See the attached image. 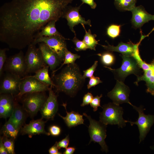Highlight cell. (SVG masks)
Returning a JSON list of instances; mask_svg holds the SVG:
<instances>
[{
	"label": "cell",
	"mask_w": 154,
	"mask_h": 154,
	"mask_svg": "<svg viewBox=\"0 0 154 154\" xmlns=\"http://www.w3.org/2000/svg\"><path fill=\"white\" fill-rule=\"evenodd\" d=\"M21 98L23 108L31 116L33 117L40 110L48 97L44 92H39L27 93Z\"/></svg>",
	"instance_id": "6"
},
{
	"label": "cell",
	"mask_w": 154,
	"mask_h": 154,
	"mask_svg": "<svg viewBox=\"0 0 154 154\" xmlns=\"http://www.w3.org/2000/svg\"><path fill=\"white\" fill-rule=\"evenodd\" d=\"M82 4L86 3L89 5L92 9H95L97 6L94 0H81Z\"/></svg>",
	"instance_id": "42"
},
{
	"label": "cell",
	"mask_w": 154,
	"mask_h": 154,
	"mask_svg": "<svg viewBox=\"0 0 154 154\" xmlns=\"http://www.w3.org/2000/svg\"><path fill=\"white\" fill-rule=\"evenodd\" d=\"M130 93L129 88L123 82L117 80L114 88L108 93L107 96L117 105L127 103L133 106L129 99Z\"/></svg>",
	"instance_id": "13"
},
{
	"label": "cell",
	"mask_w": 154,
	"mask_h": 154,
	"mask_svg": "<svg viewBox=\"0 0 154 154\" xmlns=\"http://www.w3.org/2000/svg\"><path fill=\"white\" fill-rule=\"evenodd\" d=\"M49 86L41 82L33 76H25L21 79L19 92L16 96L20 99L27 93L48 91L50 88Z\"/></svg>",
	"instance_id": "10"
},
{
	"label": "cell",
	"mask_w": 154,
	"mask_h": 154,
	"mask_svg": "<svg viewBox=\"0 0 154 154\" xmlns=\"http://www.w3.org/2000/svg\"><path fill=\"white\" fill-rule=\"evenodd\" d=\"M150 147L151 149H152L154 150V145L153 146H151Z\"/></svg>",
	"instance_id": "45"
},
{
	"label": "cell",
	"mask_w": 154,
	"mask_h": 154,
	"mask_svg": "<svg viewBox=\"0 0 154 154\" xmlns=\"http://www.w3.org/2000/svg\"><path fill=\"white\" fill-rule=\"evenodd\" d=\"M46 44L64 61L67 48L66 39L61 35L50 37H41L35 39L32 44L36 45L40 42Z\"/></svg>",
	"instance_id": "8"
},
{
	"label": "cell",
	"mask_w": 154,
	"mask_h": 154,
	"mask_svg": "<svg viewBox=\"0 0 154 154\" xmlns=\"http://www.w3.org/2000/svg\"><path fill=\"white\" fill-rule=\"evenodd\" d=\"M1 77L0 94H9L17 96L19 92V86L22 78L21 77L6 72V73L3 74Z\"/></svg>",
	"instance_id": "12"
},
{
	"label": "cell",
	"mask_w": 154,
	"mask_h": 154,
	"mask_svg": "<svg viewBox=\"0 0 154 154\" xmlns=\"http://www.w3.org/2000/svg\"><path fill=\"white\" fill-rule=\"evenodd\" d=\"M132 106L138 113V119L135 122L126 120V122L129 123L131 126L134 124L137 125L139 132L140 143L144 140L154 123V115L145 114L143 111L145 109H144L141 106L139 107L133 105Z\"/></svg>",
	"instance_id": "11"
},
{
	"label": "cell",
	"mask_w": 154,
	"mask_h": 154,
	"mask_svg": "<svg viewBox=\"0 0 154 154\" xmlns=\"http://www.w3.org/2000/svg\"><path fill=\"white\" fill-rule=\"evenodd\" d=\"M92 94L89 92L85 94L83 98V102L81 106L82 107L88 105L92 101L93 98Z\"/></svg>",
	"instance_id": "40"
},
{
	"label": "cell",
	"mask_w": 154,
	"mask_h": 154,
	"mask_svg": "<svg viewBox=\"0 0 154 154\" xmlns=\"http://www.w3.org/2000/svg\"><path fill=\"white\" fill-rule=\"evenodd\" d=\"M83 115L87 118L90 122L88 131L90 139L89 144L92 141L98 143L101 146V150L107 153L108 148L105 141L107 136V125L100 121L93 119L85 113H83Z\"/></svg>",
	"instance_id": "5"
},
{
	"label": "cell",
	"mask_w": 154,
	"mask_h": 154,
	"mask_svg": "<svg viewBox=\"0 0 154 154\" xmlns=\"http://www.w3.org/2000/svg\"><path fill=\"white\" fill-rule=\"evenodd\" d=\"M42 118L36 120L31 121L30 123L25 125L21 129V132L22 135H27L31 137L34 135L44 134L47 135L50 134L46 132L44 129L45 121Z\"/></svg>",
	"instance_id": "19"
},
{
	"label": "cell",
	"mask_w": 154,
	"mask_h": 154,
	"mask_svg": "<svg viewBox=\"0 0 154 154\" xmlns=\"http://www.w3.org/2000/svg\"><path fill=\"white\" fill-rule=\"evenodd\" d=\"M62 105L65 109L66 115L65 117H63L59 114H58V115L64 120L68 127L70 128L79 125L84 124V119L82 115L74 111L68 112L66 108V104L63 103Z\"/></svg>",
	"instance_id": "23"
},
{
	"label": "cell",
	"mask_w": 154,
	"mask_h": 154,
	"mask_svg": "<svg viewBox=\"0 0 154 154\" xmlns=\"http://www.w3.org/2000/svg\"><path fill=\"white\" fill-rule=\"evenodd\" d=\"M52 87L50 86L48 96L40 110L42 118L48 120L53 119L58 108L57 96L52 90Z\"/></svg>",
	"instance_id": "15"
},
{
	"label": "cell",
	"mask_w": 154,
	"mask_h": 154,
	"mask_svg": "<svg viewBox=\"0 0 154 154\" xmlns=\"http://www.w3.org/2000/svg\"><path fill=\"white\" fill-rule=\"evenodd\" d=\"M26 112L23 107L15 103L13 112L8 120L19 131L23 125L26 118Z\"/></svg>",
	"instance_id": "22"
},
{
	"label": "cell",
	"mask_w": 154,
	"mask_h": 154,
	"mask_svg": "<svg viewBox=\"0 0 154 154\" xmlns=\"http://www.w3.org/2000/svg\"><path fill=\"white\" fill-rule=\"evenodd\" d=\"M8 48H5L0 49V77L2 76L3 74V68L4 64L7 60L6 52Z\"/></svg>",
	"instance_id": "33"
},
{
	"label": "cell",
	"mask_w": 154,
	"mask_h": 154,
	"mask_svg": "<svg viewBox=\"0 0 154 154\" xmlns=\"http://www.w3.org/2000/svg\"><path fill=\"white\" fill-rule=\"evenodd\" d=\"M102 97V94H101L100 96L98 95L93 97L92 101L90 103L91 107L93 108V111H96L99 107L101 106H100V99Z\"/></svg>",
	"instance_id": "36"
},
{
	"label": "cell",
	"mask_w": 154,
	"mask_h": 154,
	"mask_svg": "<svg viewBox=\"0 0 154 154\" xmlns=\"http://www.w3.org/2000/svg\"><path fill=\"white\" fill-rule=\"evenodd\" d=\"M73 0H11L0 8V41L22 50L49 22L58 21Z\"/></svg>",
	"instance_id": "1"
},
{
	"label": "cell",
	"mask_w": 154,
	"mask_h": 154,
	"mask_svg": "<svg viewBox=\"0 0 154 154\" xmlns=\"http://www.w3.org/2000/svg\"><path fill=\"white\" fill-rule=\"evenodd\" d=\"M3 71L21 77L27 74L25 57L22 50L7 59L4 65Z\"/></svg>",
	"instance_id": "9"
},
{
	"label": "cell",
	"mask_w": 154,
	"mask_h": 154,
	"mask_svg": "<svg viewBox=\"0 0 154 154\" xmlns=\"http://www.w3.org/2000/svg\"><path fill=\"white\" fill-rule=\"evenodd\" d=\"M80 57V56L77 54L72 53L67 49L65 51V57L63 63L58 68L52 72V75L54 74L55 72L61 68L64 65L74 63L76 60L79 58Z\"/></svg>",
	"instance_id": "30"
},
{
	"label": "cell",
	"mask_w": 154,
	"mask_h": 154,
	"mask_svg": "<svg viewBox=\"0 0 154 154\" xmlns=\"http://www.w3.org/2000/svg\"><path fill=\"white\" fill-rule=\"evenodd\" d=\"M153 20L154 21V15H153Z\"/></svg>",
	"instance_id": "46"
},
{
	"label": "cell",
	"mask_w": 154,
	"mask_h": 154,
	"mask_svg": "<svg viewBox=\"0 0 154 154\" xmlns=\"http://www.w3.org/2000/svg\"><path fill=\"white\" fill-rule=\"evenodd\" d=\"M38 44L45 62L53 72L61 63V61L58 56L45 43L42 42Z\"/></svg>",
	"instance_id": "17"
},
{
	"label": "cell",
	"mask_w": 154,
	"mask_h": 154,
	"mask_svg": "<svg viewBox=\"0 0 154 154\" xmlns=\"http://www.w3.org/2000/svg\"><path fill=\"white\" fill-rule=\"evenodd\" d=\"M145 37V36L142 35L139 42L136 44H133L131 42L127 43L121 42L117 46H114L110 45L107 42L108 45H102V46L107 51L116 52L121 53L124 56L133 57L136 52L139 49V44Z\"/></svg>",
	"instance_id": "16"
},
{
	"label": "cell",
	"mask_w": 154,
	"mask_h": 154,
	"mask_svg": "<svg viewBox=\"0 0 154 154\" xmlns=\"http://www.w3.org/2000/svg\"><path fill=\"white\" fill-rule=\"evenodd\" d=\"M19 131L15 126L8 120L5 123L1 129L3 136L14 139L16 138Z\"/></svg>",
	"instance_id": "26"
},
{
	"label": "cell",
	"mask_w": 154,
	"mask_h": 154,
	"mask_svg": "<svg viewBox=\"0 0 154 154\" xmlns=\"http://www.w3.org/2000/svg\"><path fill=\"white\" fill-rule=\"evenodd\" d=\"M97 55L100 57L101 62L104 66H111L115 62V57L111 52L107 51L102 53L98 54Z\"/></svg>",
	"instance_id": "29"
},
{
	"label": "cell",
	"mask_w": 154,
	"mask_h": 154,
	"mask_svg": "<svg viewBox=\"0 0 154 154\" xmlns=\"http://www.w3.org/2000/svg\"><path fill=\"white\" fill-rule=\"evenodd\" d=\"M82 4L77 7H67L64 11L62 17L66 19L68 25L75 36H76V35L73 27L76 25L80 24L82 25H87L90 27L92 26L90 20L89 19L86 21L85 18L83 17L79 13V9Z\"/></svg>",
	"instance_id": "14"
},
{
	"label": "cell",
	"mask_w": 154,
	"mask_h": 154,
	"mask_svg": "<svg viewBox=\"0 0 154 154\" xmlns=\"http://www.w3.org/2000/svg\"><path fill=\"white\" fill-rule=\"evenodd\" d=\"M82 25L85 31V34L83 41L88 46L89 49L95 50L96 47L98 44V41H99V40H97L95 39L96 35V34H92L90 29L88 31H87L84 27V25Z\"/></svg>",
	"instance_id": "27"
},
{
	"label": "cell",
	"mask_w": 154,
	"mask_h": 154,
	"mask_svg": "<svg viewBox=\"0 0 154 154\" xmlns=\"http://www.w3.org/2000/svg\"><path fill=\"white\" fill-rule=\"evenodd\" d=\"M53 86L58 92L74 96L81 88L85 79L75 63L67 64L58 74L52 75Z\"/></svg>",
	"instance_id": "2"
},
{
	"label": "cell",
	"mask_w": 154,
	"mask_h": 154,
	"mask_svg": "<svg viewBox=\"0 0 154 154\" xmlns=\"http://www.w3.org/2000/svg\"><path fill=\"white\" fill-rule=\"evenodd\" d=\"M56 21L53 20L48 23L38 33L36 39L41 37H50L61 35L56 28L55 23Z\"/></svg>",
	"instance_id": "24"
},
{
	"label": "cell",
	"mask_w": 154,
	"mask_h": 154,
	"mask_svg": "<svg viewBox=\"0 0 154 154\" xmlns=\"http://www.w3.org/2000/svg\"><path fill=\"white\" fill-rule=\"evenodd\" d=\"M58 148L57 146L56 142L54 145L51 147L48 150L49 153L50 154H60L61 152L58 151Z\"/></svg>",
	"instance_id": "41"
},
{
	"label": "cell",
	"mask_w": 154,
	"mask_h": 154,
	"mask_svg": "<svg viewBox=\"0 0 154 154\" xmlns=\"http://www.w3.org/2000/svg\"><path fill=\"white\" fill-rule=\"evenodd\" d=\"M49 68L47 65L44 66L36 72L33 76L41 82L53 87V81L48 74Z\"/></svg>",
	"instance_id": "25"
},
{
	"label": "cell",
	"mask_w": 154,
	"mask_h": 154,
	"mask_svg": "<svg viewBox=\"0 0 154 154\" xmlns=\"http://www.w3.org/2000/svg\"><path fill=\"white\" fill-rule=\"evenodd\" d=\"M121 25L115 24L111 25L108 28L107 33L111 38H115L120 35L121 32Z\"/></svg>",
	"instance_id": "31"
},
{
	"label": "cell",
	"mask_w": 154,
	"mask_h": 154,
	"mask_svg": "<svg viewBox=\"0 0 154 154\" xmlns=\"http://www.w3.org/2000/svg\"><path fill=\"white\" fill-rule=\"evenodd\" d=\"M102 111L100 113L99 121L107 125H117L119 127L123 128L126 125V120L123 117V110L119 105L109 103L104 105Z\"/></svg>",
	"instance_id": "3"
},
{
	"label": "cell",
	"mask_w": 154,
	"mask_h": 154,
	"mask_svg": "<svg viewBox=\"0 0 154 154\" xmlns=\"http://www.w3.org/2000/svg\"><path fill=\"white\" fill-rule=\"evenodd\" d=\"M137 0H114V4L119 10L131 11L135 6Z\"/></svg>",
	"instance_id": "28"
},
{
	"label": "cell",
	"mask_w": 154,
	"mask_h": 154,
	"mask_svg": "<svg viewBox=\"0 0 154 154\" xmlns=\"http://www.w3.org/2000/svg\"><path fill=\"white\" fill-rule=\"evenodd\" d=\"M0 154H8L3 144L2 137H0Z\"/></svg>",
	"instance_id": "43"
},
{
	"label": "cell",
	"mask_w": 154,
	"mask_h": 154,
	"mask_svg": "<svg viewBox=\"0 0 154 154\" xmlns=\"http://www.w3.org/2000/svg\"><path fill=\"white\" fill-rule=\"evenodd\" d=\"M98 65V61H96L94 62L93 64L89 68L84 70L83 77L85 79L86 78H90L93 75V74L95 71L96 68Z\"/></svg>",
	"instance_id": "35"
},
{
	"label": "cell",
	"mask_w": 154,
	"mask_h": 154,
	"mask_svg": "<svg viewBox=\"0 0 154 154\" xmlns=\"http://www.w3.org/2000/svg\"><path fill=\"white\" fill-rule=\"evenodd\" d=\"M49 133L50 135L54 136H58L61 132V129L60 127L56 125H52L49 129Z\"/></svg>",
	"instance_id": "39"
},
{
	"label": "cell",
	"mask_w": 154,
	"mask_h": 154,
	"mask_svg": "<svg viewBox=\"0 0 154 154\" xmlns=\"http://www.w3.org/2000/svg\"><path fill=\"white\" fill-rule=\"evenodd\" d=\"M72 41L75 45V50L77 51L85 50L89 49V48L85 42L83 40L81 41L79 40L76 37V36H75L72 40Z\"/></svg>",
	"instance_id": "34"
},
{
	"label": "cell",
	"mask_w": 154,
	"mask_h": 154,
	"mask_svg": "<svg viewBox=\"0 0 154 154\" xmlns=\"http://www.w3.org/2000/svg\"><path fill=\"white\" fill-rule=\"evenodd\" d=\"M25 57L27 66V73H35L47 65L40 50L36 47L35 44L32 43L28 46Z\"/></svg>",
	"instance_id": "7"
},
{
	"label": "cell",
	"mask_w": 154,
	"mask_h": 154,
	"mask_svg": "<svg viewBox=\"0 0 154 154\" xmlns=\"http://www.w3.org/2000/svg\"><path fill=\"white\" fill-rule=\"evenodd\" d=\"M148 70L143 71V75L137 76V80L134 83L137 85L140 81H145L147 87L146 92L154 96V58Z\"/></svg>",
	"instance_id": "21"
},
{
	"label": "cell",
	"mask_w": 154,
	"mask_h": 154,
	"mask_svg": "<svg viewBox=\"0 0 154 154\" xmlns=\"http://www.w3.org/2000/svg\"><path fill=\"white\" fill-rule=\"evenodd\" d=\"M69 135H68L62 140L58 142H56L57 146L58 149H60L62 148L65 149L69 145Z\"/></svg>",
	"instance_id": "38"
},
{
	"label": "cell",
	"mask_w": 154,
	"mask_h": 154,
	"mask_svg": "<svg viewBox=\"0 0 154 154\" xmlns=\"http://www.w3.org/2000/svg\"><path fill=\"white\" fill-rule=\"evenodd\" d=\"M102 82V81L100 80L99 77L93 76L90 78V80L87 85V88L89 89Z\"/></svg>",
	"instance_id": "37"
},
{
	"label": "cell",
	"mask_w": 154,
	"mask_h": 154,
	"mask_svg": "<svg viewBox=\"0 0 154 154\" xmlns=\"http://www.w3.org/2000/svg\"><path fill=\"white\" fill-rule=\"evenodd\" d=\"M75 150V148L73 147H67L63 152L64 154H72Z\"/></svg>",
	"instance_id": "44"
},
{
	"label": "cell",
	"mask_w": 154,
	"mask_h": 154,
	"mask_svg": "<svg viewBox=\"0 0 154 154\" xmlns=\"http://www.w3.org/2000/svg\"><path fill=\"white\" fill-rule=\"evenodd\" d=\"M131 11L132 15L131 23L135 28H140L145 23L153 19V15L148 13L142 5L136 6Z\"/></svg>",
	"instance_id": "18"
},
{
	"label": "cell",
	"mask_w": 154,
	"mask_h": 154,
	"mask_svg": "<svg viewBox=\"0 0 154 154\" xmlns=\"http://www.w3.org/2000/svg\"><path fill=\"white\" fill-rule=\"evenodd\" d=\"M122 59L120 67L117 69H112L109 67L104 66L108 68L114 75L117 80L124 82L126 78L131 74L137 76H140L141 72L137 60L133 56H127L121 55Z\"/></svg>",
	"instance_id": "4"
},
{
	"label": "cell",
	"mask_w": 154,
	"mask_h": 154,
	"mask_svg": "<svg viewBox=\"0 0 154 154\" xmlns=\"http://www.w3.org/2000/svg\"><path fill=\"white\" fill-rule=\"evenodd\" d=\"M2 137L3 144L8 153L15 154L14 139L3 136Z\"/></svg>",
	"instance_id": "32"
},
{
	"label": "cell",
	"mask_w": 154,
	"mask_h": 154,
	"mask_svg": "<svg viewBox=\"0 0 154 154\" xmlns=\"http://www.w3.org/2000/svg\"><path fill=\"white\" fill-rule=\"evenodd\" d=\"M13 96L9 94H1L0 96V117L6 118L10 117L15 105Z\"/></svg>",
	"instance_id": "20"
}]
</instances>
